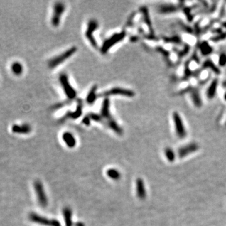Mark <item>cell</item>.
I'll use <instances>...</instances> for the list:
<instances>
[{
	"instance_id": "277c9868",
	"label": "cell",
	"mask_w": 226,
	"mask_h": 226,
	"mask_svg": "<svg viewBox=\"0 0 226 226\" xmlns=\"http://www.w3.org/2000/svg\"><path fill=\"white\" fill-rule=\"evenodd\" d=\"M29 219L31 222L46 226H61L59 221L57 219H49L37 214L31 212L29 214Z\"/></svg>"
},
{
	"instance_id": "4316f807",
	"label": "cell",
	"mask_w": 226,
	"mask_h": 226,
	"mask_svg": "<svg viewBox=\"0 0 226 226\" xmlns=\"http://www.w3.org/2000/svg\"><path fill=\"white\" fill-rule=\"evenodd\" d=\"M90 121H90V118L88 117V116L87 115V116H85V117H84V118L83 119V120H82V123H84V124H85V125L88 126V125L90 124Z\"/></svg>"
},
{
	"instance_id": "7c38bea8",
	"label": "cell",
	"mask_w": 226,
	"mask_h": 226,
	"mask_svg": "<svg viewBox=\"0 0 226 226\" xmlns=\"http://www.w3.org/2000/svg\"><path fill=\"white\" fill-rule=\"evenodd\" d=\"M189 94L190 95V99L194 106L197 108H200L202 106V101L199 90L193 87Z\"/></svg>"
},
{
	"instance_id": "9a60e30c",
	"label": "cell",
	"mask_w": 226,
	"mask_h": 226,
	"mask_svg": "<svg viewBox=\"0 0 226 226\" xmlns=\"http://www.w3.org/2000/svg\"><path fill=\"white\" fill-rule=\"evenodd\" d=\"M31 126L28 124H14L13 125L11 130L12 132L16 134H28L31 131Z\"/></svg>"
},
{
	"instance_id": "52a82bcc",
	"label": "cell",
	"mask_w": 226,
	"mask_h": 226,
	"mask_svg": "<svg viewBox=\"0 0 226 226\" xmlns=\"http://www.w3.org/2000/svg\"><path fill=\"white\" fill-rule=\"evenodd\" d=\"M65 6L64 3L57 2L53 6V15L52 17L51 23L54 27H57L60 25L61 17L65 11Z\"/></svg>"
},
{
	"instance_id": "f546056e",
	"label": "cell",
	"mask_w": 226,
	"mask_h": 226,
	"mask_svg": "<svg viewBox=\"0 0 226 226\" xmlns=\"http://www.w3.org/2000/svg\"><path fill=\"white\" fill-rule=\"evenodd\" d=\"M224 99L225 101H226V92H225V94H224Z\"/></svg>"
},
{
	"instance_id": "7402d4cb",
	"label": "cell",
	"mask_w": 226,
	"mask_h": 226,
	"mask_svg": "<svg viewBox=\"0 0 226 226\" xmlns=\"http://www.w3.org/2000/svg\"><path fill=\"white\" fill-rule=\"evenodd\" d=\"M97 85H94V86H93L91 89L90 90V91L87 95V98H86V101L87 102V104H92L93 103H94V102L96 101L97 97H98V96L97 95Z\"/></svg>"
},
{
	"instance_id": "8992f818",
	"label": "cell",
	"mask_w": 226,
	"mask_h": 226,
	"mask_svg": "<svg viewBox=\"0 0 226 226\" xmlns=\"http://www.w3.org/2000/svg\"><path fill=\"white\" fill-rule=\"evenodd\" d=\"M34 188L37 196V199L40 205L45 208L48 205V198L45 192L43 185L39 180L35 181L34 182Z\"/></svg>"
},
{
	"instance_id": "44dd1931",
	"label": "cell",
	"mask_w": 226,
	"mask_h": 226,
	"mask_svg": "<svg viewBox=\"0 0 226 226\" xmlns=\"http://www.w3.org/2000/svg\"><path fill=\"white\" fill-rule=\"evenodd\" d=\"M63 215H64V222L65 226H72V212L70 208L65 207L63 210Z\"/></svg>"
},
{
	"instance_id": "2e32d148",
	"label": "cell",
	"mask_w": 226,
	"mask_h": 226,
	"mask_svg": "<svg viewBox=\"0 0 226 226\" xmlns=\"http://www.w3.org/2000/svg\"><path fill=\"white\" fill-rule=\"evenodd\" d=\"M202 69H210V71L214 72V74L217 75H219L220 74V70L219 67L215 65V63L212 60L207 59L202 64Z\"/></svg>"
},
{
	"instance_id": "f1b7e54d",
	"label": "cell",
	"mask_w": 226,
	"mask_h": 226,
	"mask_svg": "<svg viewBox=\"0 0 226 226\" xmlns=\"http://www.w3.org/2000/svg\"><path fill=\"white\" fill-rule=\"evenodd\" d=\"M222 87L224 88H226V80H225V81H224L223 83H222Z\"/></svg>"
},
{
	"instance_id": "cb8c5ba5",
	"label": "cell",
	"mask_w": 226,
	"mask_h": 226,
	"mask_svg": "<svg viewBox=\"0 0 226 226\" xmlns=\"http://www.w3.org/2000/svg\"><path fill=\"white\" fill-rule=\"evenodd\" d=\"M107 175L112 180H119L121 178V173L119 171L114 168L108 169L107 171Z\"/></svg>"
},
{
	"instance_id": "ac0fdd59",
	"label": "cell",
	"mask_w": 226,
	"mask_h": 226,
	"mask_svg": "<svg viewBox=\"0 0 226 226\" xmlns=\"http://www.w3.org/2000/svg\"><path fill=\"white\" fill-rule=\"evenodd\" d=\"M198 49H199L203 56L209 55L213 52V48L211 47V45H210V44L206 41H203L199 44Z\"/></svg>"
},
{
	"instance_id": "3957f363",
	"label": "cell",
	"mask_w": 226,
	"mask_h": 226,
	"mask_svg": "<svg viewBox=\"0 0 226 226\" xmlns=\"http://www.w3.org/2000/svg\"><path fill=\"white\" fill-rule=\"evenodd\" d=\"M126 35V31L124 30L122 31L121 32L117 33L112 35L109 38L105 40V42L102 44V46L101 48V52L102 53H106L109 50L112 48L114 45L121 42Z\"/></svg>"
},
{
	"instance_id": "6da1fadb",
	"label": "cell",
	"mask_w": 226,
	"mask_h": 226,
	"mask_svg": "<svg viewBox=\"0 0 226 226\" xmlns=\"http://www.w3.org/2000/svg\"><path fill=\"white\" fill-rule=\"evenodd\" d=\"M102 124H105L108 128L111 129L116 134L121 135L123 133L122 128L116 123V121L113 118L110 112V102L108 98H106L103 101L101 110L100 112Z\"/></svg>"
},
{
	"instance_id": "603a6c76",
	"label": "cell",
	"mask_w": 226,
	"mask_h": 226,
	"mask_svg": "<svg viewBox=\"0 0 226 226\" xmlns=\"http://www.w3.org/2000/svg\"><path fill=\"white\" fill-rule=\"evenodd\" d=\"M11 69L13 74L18 76L20 75L23 72V67L19 62H13L11 66Z\"/></svg>"
},
{
	"instance_id": "4fadbf2b",
	"label": "cell",
	"mask_w": 226,
	"mask_h": 226,
	"mask_svg": "<svg viewBox=\"0 0 226 226\" xmlns=\"http://www.w3.org/2000/svg\"><path fill=\"white\" fill-rule=\"evenodd\" d=\"M219 85V79L215 78L211 81L209 87L207 89L206 96L209 99H212L215 97V95L217 91V88Z\"/></svg>"
},
{
	"instance_id": "5b68a950",
	"label": "cell",
	"mask_w": 226,
	"mask_h": 226,
	"mask_svg": "<svg viewBox=\"0 0 226 226\" xmlns=\"http://www.w3.org/2000/svg\"><path fill=\"white\" fill-rule=\"evenodd\" d=\"M59 81L67 98L69 100H73V99H74L76 97L77 92L70 84L67 75L65 74L60 75Z\"/></svg>"
},
{
	"instance_id": "ba28073f",
	"label": "cell",
	"mask_w": 226,
	"mask_h": 226,
	"mask_svg": "<svg viewBox=\"0 0 226 226\" xmlns=\"http://www.w3.org/2000/svg\"><path fill=\"white\" fill-rule=\"evenodd\" d=\"M116 95H120L128 97H133L134 96L135 93L131 90L122 88V87H113L109 90L102 92L100 96L101 97H107L110 96H116Z\"/></svg>"
},
{
	"instance_id": "d6986e66",
	"label": "cell",
	"mask_w": 226,
	"mask_h": 226,
	"mask_svg": "<svg viewBox=\"0 0 226 226\" xmlns=\"http://www.w3.org/2000/svg\"><path fill=\"white\" fill-rule=\"evenodd\" d=\"M140 11L142 13L143 16V20L145 22L146 25L148 27L149 30L150 31V33L151 35H153V30L152 28V24H151V21L150 20V15H149V13L148 10L146 7H141L140 8Z\"/></svg>"
},
{
	"instance_id": "8fae6325",
	"label": "cell",
	"mask_w": 226,
	"mask_h": 226,
	"mask_svg": "<svg viewBox=\"0 0 226 226\" xmlns=\"http://www.w3.org/2000/svg\"><path fill=\"white\" fill-rule=\"evenodd\" d=\"M82 102L81 101V100L78 101L77 103V106L76 108V111L74 112H67V114L62 117L61 119V122L65 121L67 119H77L78 117H79L81 114H82Z\"/></svg>"
},
{
	"instance_id": "ffe728a7",
	"label": "cell",
	"mask_w": 226,
	"mask_h": 226,
	"mask_svg": "<svg viewBox=\"0 0 226 226\" xmlns=\"http://www.w3.org/2000/svg\"><path fill=\"white\" fill-rule=\"evenodd\" d=\"M136 192L137 195L140 199H143L146 197V191L142 179L138 178L136 180Z\"/></svg>"
},
{
	"instance_id": "5bb4252c",
	"label": "cell",
	"mask_w": 226,
	"mask_h": 226,
	"mask_svg": "<svg viewBox=\"0 0 226 226\" xmlns=\"http://www.w3.org/2000/svg\"><path fill=\"white\" fill-rule=\"evenodd\" d=\"M179 10V8L175 4H161L158 8V12L160 14L167 15V14H173V13H177Z\"/></svg>"
},
{
	"instance_id": "9c48e42d",
	"label": "cell",
	"mask_w": 226,
	"mask_h": 226,
	"mask_svg": "<svg viewBox=\"0 0 226 226\" xmlns=\"http://www.w3.org/2000/svg\"><path fill=\"white\" fill-rule=\"evenodd\" d=\"M98 22L96 20H90L88 23L86 32L85 33V37L87 38L90 43L91 44V45L94 48H97L98 47V45L96 39L94 37L93 33L98 28Z\"/></svg>"
},
{
	"instance_id": "e0dca14e",
	"label": "cell",
	"mask_w": 226,
	"mask_h": 226,
	"mask_svg": "<svg viewBox=\"0 0 226 226\" xmlns=\"http://www.w3.org/2000/svg\"><path fill=\"white\" fill-rule=\"evenodd\" d=\"M62 139L64 140L67 146L72 148H74L76 145V139L74 135L70 132H65L62 135Z\"/></svg>"
},
{
	"instance_id": "30bf717a",
	"label": "cell",
	"mask_w": 226,
	"mask_h": 226,
	"mask_svg": "<svg viewBox=\"0 0 226 226\" xmlns=\"http://www.w3.org/2000/svg\"><path fill=\"white\" fill-rule=\"evenodd\" d=\"M172 118L175 131L177 132V135L180 138L184 137L185 135V128L183 119L179 112L177 111H174L172 114Z\"/></svg>"
},
{
	"instance_id": "484cf974",
	"label": "cell",
	"mask_w": 226,
	"mask_h": 226,
	"mask_svg": "<svg viewBox=\"0 0 226 226\" xmlns=\"http://www.w3.org/2000/svg\"><path fill=\"white\" fill-rule=\"evenodd\" d=\"M218 65L220 67H225L226 66V53L222 52L221 53L218 58Z\"/></svg>"
},
{
	"instance_id": "d4e9b609",
	"label": "cell",
	"mask_w": 226,
	"mask_h": 226,
	"mask_svg": "<svg viewBox=\"0 0 226 226\" xmlns=\"http://www.w3.org/2000/svg\"><path fill=\"white\" fill-rule=\"evenodd\" d=\"M226 39V32L220 33L218 35H216L214 37L210 38V40L212 42L217 43L220 41H223V40Z\"/></svg>"
},
{
	"instance_id": "7a4b0ae2",
	"label": "cell",
	"mask_w": 226,
	"mask_h": 226,
	"mask_svg": "<svg viewBox=\"0 0 226 226\" xmlns=\"http://www.w3.org/2000/svg\"><path fill=\"white\" fill-rule=\"evenodd\" d=\"M77 50V48L76 47H72L66 51L62 53L60 55L52 58V59L50 60L48 62V65L50 69H53L60 64H62L63 62L66 61L67 59H69L74 54Z\"/></svg>"
},
{
	"instance_id": "83f0119b",
	"label": "cell",
	"mask_w": 226,
	"mask_h": 226,
	"mask_svg": "<svg viewBox=\"0 0 226 226\" xmlns=\"http://www.w3.org/2000/svg\"><path fill=\"white\" fill-rule=\"evenodd\" d=\"M75 226H85L83 222H76L75 224Z\"/></svg>"
}]
</instances>
